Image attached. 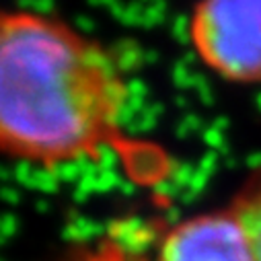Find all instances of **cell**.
Returning <instances> with one entry per match:
<instances>
[{
    "instance_id": "3957f363",
    "label": "cell",
    "mask_w": 261,
    "mask_h": 261,
    "mask_svg": "<svg viewBox=\"0 0 261 261\" xmlns=\"http://www.w3.org/2000/svg\"><path fill=\"white\" fill-rule=\"evenodd\" d=\"M152 261H255L232 208L198 214L167 230Z\"/></svg>"
},
{
    "instance_id": "277c9868",
    "label": "cell",
    "mask_w": 261,
    "mask_h": 261,
    "mask_svg": "<svg viewBox=\"0 0 261 261\" xmlns=\"http://www.w3.org/2000/svg\"><path fill=\"white\" fill-rule=\"evenodd\" d=\"M230 208L245 228L255 261H261V177L245 185Z\"/></svg>"
},
{
    "instance_id": "7a4b0ae2",
    "label": "cell",
    "mask_w": 261,
    "mask_h": 261,
    "mask_svg": "<svg viewBox=\"0 0 261 261\" xmlns=\"http://www.w3.org/2000/svg\"><path fill=\"white\" fill-rule=\"evenodd\" d=\"M189 39L220 79L261 85V0H198Z\"/></svg>"
},
{
    "instance_id": "6da1fadb",
    "label": "cell",
    "mask_w": 261,
    "mask_h": 261,
    "mask_svg": "<svg viewBox=\"0 0 261 261\" xmlns=\"http://www.w3.org/2000/svg\"><path fill=\"white\" fill-rule=\"evenodd\" d=\"M127 87L115 56L70 25L0 11V152L60 165L117 136Z\"/></svg>"
}]
</instances>
